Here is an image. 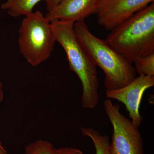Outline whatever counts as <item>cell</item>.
<instances>
[{
    "instance_id": "12",
    "label": "cell",
    "mask_w": 154,
    "mask_h": 154,
    "mask_svg": "<svg viewBox=\"0 0 154 154\" xmlns=\"http://www.w3.org/2000/svg\"><path fill=\"white\" fill-rule=\"evenodd\" d=\"M52 143L43 140H38L26 146L25 154H55Z\"/></svg>"
},
{
    "instance_id": "13",
    "label": "cell",
    "mask_w": 154,
    "mask_h": 154,
    "mask_svg": "<svg viewBox=\"0 0 154 154\" xmlns=\"http://www.w3.org/2000/svg\"><path fill=\"white\" fill-rule=\"evenodd\" d=\"M55 154H85L79 149L74 147H63L55 149Z\"/></svg>"
},
{
    "instance_id": "15",
    "label": "cell",
    "mask_w": 154,
    "mask_h": 154,
    "mask_svg": "<svg viewBox=\"0 0 154 154\" xmlns=\"http://www.w3.org/2000/svg\"><path fill=\"white\" fill-rule=\"evenodd\" d=\"M4 100V92L3 90V85L0 82V105Z\"/></svg>"
},
{
    "instance_id": "5",
    "label": "cell",
    "mask_w": 154,
    "mask_h": 154,
    "mask_svg": "<svg viewBox=\"0 0 154 154\" xmlns=\"http://www.w3.org/2000/svg\"><path fill=\"white\" fill-rule=\"evenodd\" d=\"M105 113L113 127L111 154H144L143 141L138 127L120 112V106L110 99L104 102Z\"/></svg>"
},
{
    "instance_id": "8",
    "label": "cell",
    "mask_w": 154,
    "mask_h": 154,
    "mask_svg": "<svg viewBox=\"0 0 154 154\" xmlns=\"http://www.w3.org/2000/svg\"><path fill=\"white\" fill-rule=\"evenodd\" d=\"M100 0H62L45 17L50 21L58 20L74 23L85 20L96 14Z\"/></svg>"
},
{
    "instance_id": "6",
    "label": "cell",
    "mask_w": 154,
    "mask_h": 154,
    "mask_svg": "<svg viewBox=\"0 0 154 154\" xmlns=\"http://www.w3.org/2000/svg\"><path fill=\"white\" fill-rule=\"evenodd\" d=\"M154 0H100L96 14L97 22L111 31Z\"/></svg>"
},
{
    "instance_id": "1",
    "label": "cell",
    "mask_w": 154,
    "mask_h": 154,
    "mask_svg": "<svg viewBox=\"0 0 154 154\" xmlns=\"http://www.w3.org/2000/svg\"><path fill=\"white\" fill-rule=\"evenodd\" d=\"M73 29L81 46L94 65L104 72L106 90L122 88L136 78L132 63L111 47L106 40L91 33L85 20L75 22Z\"/></svg>"
},
{
    "instance_id": "7",
    "label": "cell",
    "mask_w": 154,
    "mask_h": 154,
    "mask_svg": "<svg viewBox=\"0 0 154 154\" xmlns=\"http://www.w3.org/2000/svg\"><path fill=\"white\" fill-rule=\"evenodd\" d=\"M154 85V77L140 75L127 85L116 89L107 91L106 97L114 99L124 104L129 113L130 118L135 125L139 127L143 122L140 107L145 91Z\"/></svg>"
},
{
    "instance_id": "9",
    "label": "cell",
    "mask_w": 154,
    "mask_h": 154,
    "mask_svg": "<svg viewBox=\"0 0 154 154\" xmlns=\"http://www.w3.org/2000/svg\"><path fill=\"white\" fill-rule=\"evenodd\" d=\"M41 1L42 0H8L2 4L1 8L7 11L12 17H25L33 13L34 7Z\"/></svg>"
},
{
    "instance_id": "16",
    "label": "cell",
    "mask_w": 154,
    "mask_h": 154,
    "mask_svg": "<svg viewBox=\"0 0 154 154\" xmlns=\"http://www.w3.org/2000/svg\"><path fill=\"white\" fill-rule=\"evenodd\" d=\"M0 154H9L1 141H0Z\"/></svg>"
},
{
    "instance_id": "2",
    "label": "cell",
    "mask_w": 154,
    "mask_h": 154,
    "mask_svg": "<svg viewBox=\"0 0 154 154\" xmlns=\"http://www.w3.org/2000/svg\"><path fill=\"white\" fill-rule=\"evenodd\" d=\"M105 40L133 64L154 53V3L111 30Z\"/></svg>"
},
{
    "instance_id": "11",
    "label": "cell",
    "mask_w": 154,
    "mask_h": 154,
    "mask_svg": "<svg viewBox=\"0 0 154 154\" xmlns=\"http://www.w3.org/2000/svg\"><path fill=\"white\" fill-rule=\"evenodd\" d=\"M137 73L154 77V53L145 57L138 59L133 62Z\"/></svg>"
},
{
    "instance_id": "14",
    "label": "cell",
    "mask_w": 154,
    "mask_h": 154,
    "mask_svg": "<svg viewBox=\"0 0 154 154\" xmlns=\"http://www.w3.org/2000/svg\"><path fill=\"white\" fill-rule=\"evenodd\" d=\"M46 3L48 13L51 12L62 1V0H44Z\"/></svg>"
},
{
    "instance_id": "10",
    "label": "cell",
    "mask_w": 154,
    "mask_h": 154,
    "mask_svg": "<svg viewBox=\"0 0 154 154\" xmlns=\"http://www.w3.org/2000/svg\"><path fill=\"white\" fill-rule=\"evenodd\" d=\"M81 131L83 136L91 139L95 147L96 154H111L108 136L102 135L98 131L91 128L81 127Z\"/></svg>"
},
{
    "instance_id": "3",
    "label": "cell",
    "mask_w": 154,
    "mask_h": 154,
    "mask_svg": "<svg viewBox=\"0 0 154 154\" xmlns=\"http://www.w3.org/2000/svg\"><path fill=\"white\" fill-rule=\"evenodd\" d=\"M56 42L66 54L69 69L77 75L82 87L81 101L85 109H93L99 103V81L96 66L77 41L72 22H50Z\"/></svg>"
},
{
    "instance_id": "4",
    "label": "cell",
    "mask_w": 154,
    "mask_h": 154,
    "mask_svg": "<svg viewBox=\"0 0 154 154\" xmlns=\"http://www.w3.org/2000/svg\"><path fill=\"white\" fill-rule=\"evenodd\" d=\"M19 33L20 52L30 65L38 66L49 58L56 40L51 23L42 12L25 16Z\"/></svg>"
}]
</instances>
